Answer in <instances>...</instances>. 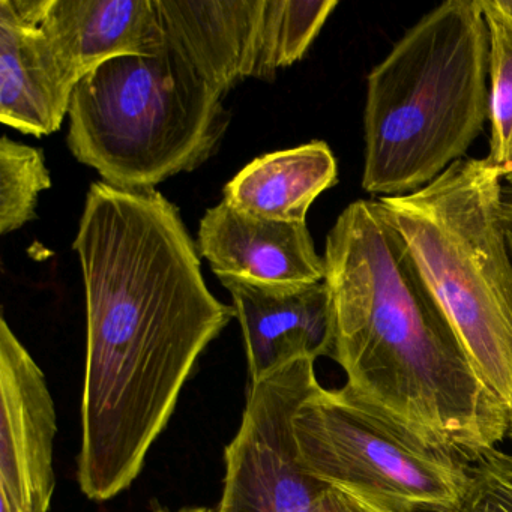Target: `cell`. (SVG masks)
<instances>
[{
	"instance_id": "obj_21",
	"label": "cell",
	"mask_w": 512,
	"mask_h": 512,
	"mask_svg": "<svg viewBox=\"0 0 512 512\" xmlns=\"http://www.w3.org/2000/svg\"><path fill=\"white\" fill-rule=\"evenodd\" d=\"M0 512H31L11 500L10 497L0 496Z\"/></svg>"
},
{
	"instance_id": "obj_10",
	"label": "cell",
	"mask_w": 512,
	"mask_h": 512,
	"mask_svg": "<svg viewBox=\"0 0 512 512\" xmlns=\"http://www.w3.org/2000/svg\"><path fill=\"white\" fill-rule=\"evenodd\" d=\"M233 299L244 334L251 382L296 359L331 358L335 323L325 281L302 286H266L220 278Z\"/></svg>"
},
{
	"instance_id": "obj_6",
	"label": "cell",
	"mask_w": 512,
	"mask_h": 512,
	"mask_svg": "<svg viewBox=\"0 0 512 512\" xmlns=\"http://www.w3.org/2000/svg\"><path fill=\"white\" fill-rule=\"evenodd\" d=\"M299 461L326 485L389 512H457L470 461L398 430L350 398L320 386L293 419Z\"/></svg>"
},
{
	"instance_id": "obj_12",
	"label": "cell",
	"mask_w": 512,
	"mask_h": 512,
	"mask_svg": "<svg viewBox=\"0 0 512 512\" xmlns=\"http://www.w3.org/2000/svg\"><path fill=\"white\" fill-rule=\"evenodd\" d=\"M197 248L218 278L266 286L325 281V260L317 254L307 223L253 217L226 202L206 211Z\"/></svg>"
},
{
	"instance_id": "obj_13",
	"label": "cell",
	"mask_w": 512,
	"mask_h": 512,
	"mask_svg": "<svg viewBox=\"0 0 512 512\" xmlns=\"http://www.w3.org/2000/svg\"><path fill=\"white\" fill-rule=\"evenodd\" d=\"M41 28L79 82L110 59L164 46L155 0H50Z\"/></svg>"
},
{
	"instance_id": "obj_15",
	"label": "cell",
	"mask_w": 512,
	"mask_h": 512,
	"mask_svg": "<svg viewBox=\"0 0 512 512\" xmlns=\"http://www.w3.org/2000/svg\"><path fill=\"white\" fill-rule=\"evenodd\" d=\"M490 34V152L503 181L512 176V0H479Z\"/></svg>"
},
{
	"instance_id": "obj_7",
	"label": "cell",
	"mask_w": 512,
	"mask_h": 512,
	"mask_svg": "<svg viewBox=\"0 0 512 512\" xmlns=\"http://www.w3.org/2000/svg\"><path fill=\"white\" fill-rule=\"evenodd\" d=\"M313 359L251 382L238 434L226 448L218 512H314L329 485L302 467L293 419L320 388Z\"/></svg>"
},
{
	"instance_id": "obj_18",
	"label": "cell",
	"mask_w": 512,
	"mask_h": 512,
	"mask_svg": "<svg viewBox=\"0 0 512 512\" xmlns=\"http://www.w3.org/2000/svg\"><path fill=\"white\" fill-rule=\"evenodd\" d=\"M457 512H512V454L490 449L470 463Z\"/></svg>"
},
{
	"instance_id": "obj_16",
	"label": "cell",
	"mask_w": 512,
	"mask_h": 512,
	"mask_svg": "<svg viewBox=\"0 0 512 512\" xmlns=\"http://www.w3.org/2000/svg\"><path fill=\"white\" fill-rule=\"evenodd\" d=\"M337 0H266L259 80L272 82L283 68L304 59Z\"/></svg>"
},
{
	"instance_id": "obj_9",
	"label": "cell",
	"mask_w": 512,
	"mask_h": 512,
	"mask_svg": "<svg viewBox=\"0 0 512 512\" xmlns=\"http://www.w3.org/2000/svg\"><path fill=\"white\" fill-rule=\"evenodd\" d=\"M50 0H0V122L29 136L61 128L79 79L44 34Z\"/></svg>"
},
{
	"instance_id": "obj_3",
	"label": "cell",
	"mask_w": 512,
	"mask_h": 512,
	"mask_svg": "<svg viewBox=\"0 0 512 512\" xmlns=\"http://www.w3.org/2000/svg\"><path fill=\"white\" fill-rule=\"evenodd\" d=\"M490 119V34L479 0L421 17L370 71L362 188L415 193L464 160Z\"/></svg>"
},
{
	"instance_id": "obj_14",
	"label": "cell",
	"mask_w": 512,
	"mask_h": 512,
	"mask_svg": "<svg viewBox=\"0 0 512 512\" xmlns=\"http://www.w3.org/2000/svg\"><path fill=\"white\" fill-rule=\"evenodd\" d=\"M337 182L334 152L314 140L251 161L224 187L223 202L253 217L307 223L311 205Z\"/></svg>"
},
{
	"instance_id": "obj_2",
	"label": "cell",
	"mask_w": 512,
	"mask_h": 512,
	"mask_svg": "<svg viewBox=\"0 0 512 512\" xmlns=\"http://www.w3.org/2000/svg\"><path fill=\"white\" fill-rule=\"evenodd\" d=\"M323 260L341 389L431 448L470 463L496 449L509 410L476 373L377 200L341 212Z\"/></svg>"
},
{
	"instance_id": "obj_23",
	"label": "cell",
	"mask_w": 512,
	"mask_h": 512,
	"mask_svg": "<svg viewBox=\"0 0 512 512\" xmlns=\"http://www.w3.org/2000/svg\"><path fill=\"white\" fill-rule=\"evenodd\" d=\"M505 227H506V238H508L509 250H511V254H512V226H506V224H505ZM508 437H509V439H511V442H512V418H511V427H509Z\"/></svg>"
},
{
	"instance_id": "obj_20",
	"label": "cell",
	"mask_w": 512,
	"mask_h": 512,
	"mask_svg": "<svg viewBox=\"0 0 512 512\" xmlns=\"http://www.w3.org/2000/svg\"><path fill=\"white\" fill-rule=\"evenodd\" d=\"M500 215L506 226H512V185H503Z\"/></svg>"
},
{
	"instance_id": "obj_5",
	"label": "cell",
	"mask_w": 512,
	"mask_h": 512,
	"mask_svg": "<svg viewBox=\"0 0 512 512\" xmlns=\"http://www.w3.org/2000/svg\"><path fill=\"white\" fill-rule=\"evenodd\" d=\"M223 98L166 44L110 59L74 89L68 148L110 187L155 190L217 152L230 124Z\"/></svg>"
},
{
	"instance_id": "obj_22",
	"label": "cell",
	"mask_w": 512,
	"mask_h": 512,
	"mask_svg": "<svg viewBox=\"0 0 512 512\" xmlns=\"http://www.w3.org/2000/svg\"><path fill=\"white\" fill-rule=\"evenodd\" d=\"M166 512V511H160ZM176 512H218L217 509L205 508V506H190V508H182Z\"/></svg>"
},
{
	"instance_id": "obj_8",
	"label": "cell",
	"mask_w": 512,
	"mask_h": 512,
	"mask_svg": "<svg viewBox=\"0 0 512 512\" xmlns=\"http://www.w3.org/2000/svg\"><path fill=\"white\" fill-rule=\"evenodd\" d=\"M0 496L49 512L58 424L43 370L5 317L0 320Z\"/></svg>"
},
{
	"instance_id": "obj_11",
	"label": "cell",
	"mask_w": 512,
	"mask_h": 512,
	"mask_svg": "<svg viewBox=\"0 0 512 512\" xmlns=\"http://www.w3.org/2000/svg\"><path fill=\"white\" fill-rule=\"evenodd\" d=\"M266 0H155L164 44L218 94L259 77Z\"/></svg>"
},
{
	"instance_id": "obj_17",
	"label": "cell",
	"mask_w": 512,
	"mask_h": 512,
	"mask_svg": "<svg viewBox=\"0 0 512 512\" xmlns=\"http://www.w3.org/2000/svg\"><path fill=\"white\" fill-rule=\"evenodd\" d=\"M52 187L41 149L0 140V235L17 232L37 218L43 191Z\"/></svg>"
},
{
	"instance_id": "obj_19",
	"label": "cell",
	"mask_w": 512,
	"mask_h": 512,
	"mask_svg": "<svg viewBox=\"0 0 512 512\" xmlns=\"http://www.w3.org/2000/svg\"><path fill=\"white\" fill-rule=\"evenodd\" d=\"M314 512H389L368 500L338 488H328Z\"/></svg>"
},
{
	"instance_id": "obj_4",
	"label": "cell",
	"mask_w": 512,
	"mask_h": 512,
	"mask_svg": "<svg viewBox=\"0 0 512 512\" xmlns=\"http://www.w3.org/2000/svg\"><path fill=\"white\" fill-rule=\"evenodd\" d=\"M503 178L464 158L415 193L380 197L476 373L512 418V254Z\"/></svg>"
},
{
	"instance_id": "obj_24",
	"label": "cell",
	"mask_w": 512,
	"mask_h": 512,
	"mask_svg": "<svg viewBox=\"0 0 512 512\" xmlns=\"http://www.w3.org/2000/svg\"><path fill=\"white\" fill-rule=\"evenodd\" d=\"M506 185H512V176L511 178L505 179Z\"/></svg>"
},
{
	"instance_id": "obj_1",
	"label": "cell",
	"mask_w": 512,
	"mask_h": 512,
	"mask_svg": "<svg viewBox=\"0 0 512 512\" xmlns=\"http://www.w3.org/2000/svg\"><path fill=\"white\" fill-rule=\"evenodd\" d=\"M86 295L80 488L127 490L199 356L235 319L206 286L197 242L157 190L94 182L73 244Z\"/></svg>"
}]
</instances>
